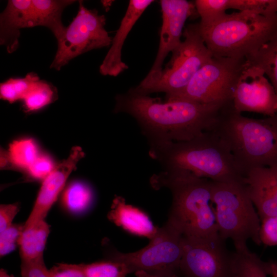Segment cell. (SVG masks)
I'll use <instances>...</instances> for the list:
<instances>
[{
    "mask_svg": "<svg viewBox=\"0 0 277 277\" xmlns=\"http://www.w3.org/2000/svg\"><path fill=\"white\" fill-rule=\"evenodd\" d=\"M0 277H13L12 275H10L8 272L4 269H1L0 270Z\"/></svg>",
    "mask_w": 277,
    "mask_h": 277,
    "instance_id": "obj_38",
    "label": "cell"
},
{
    "mask_svg": "<svg viewBox=\"0 0 277 277\" xmlns=\"http://www.w3.org/2000/svg\"><path fill=\"white\" fill-rule=\"evenodd\" d=\"M234 277H268L271 275L272 261H263L247 245L235 248L233 259Z\"/></svg>",
    "mask_w": 277,
    "mask_h": 277,
    "instance_id": "obj_21",
    "label": "cell"
},
{
    "mask_svg": "<svg viewBox=\"0 0 277 277\" xmlns=\"http://www.w3.org/2000/svg\"><path fill=\"white\" fill-rule=\"evenodd\" d=\"M244 182L260 220L277 216V165L250 170Z\"/></svg>",
    "mask_w": 277,
    "mask_h": 277,
    "instance_id": "obj_15",
    "label": "cell"
},
{
    "mask_svg": "<svg viewBox=\"0 0 277 277\" xmlns=\"http://www.w3.org/2000/svg\"><path fill=\"white\" fill-rule=\"evenodd\" d=\"M136 277H179V275H163L151 273L143 271H138L134 273Z\"/></svg>",
    "mask_w": 277,
    "mask_h": 277,
    "instance_id": "obj_36",
    "label": "cell"
},
{
    "mask_svg": "<svg viewBox=\"0 0 277 277\" xmlns=\"http://www.w3.org/2000/svg\"><path fill=\"white\" fill-rule=\"evenodd\" d=\"M229 7L267 17L277 14V0H229Z\"/></svg>",
    "mask_w": 277,
    "mask_h": 277,
    "instance_id": "obj_29",
    "label": "cell"
},
{
    "mask_svg": "<svg viewBox=\"0 0 277 277\" xmlns=\"http://www.w3.org/2000/svg\"><path fill=\"white\" fill-rule=\"evenodd\" d=\"M32 0H9L0 14V44L9 53L19 47L21 30L34 27Z\"/></svg>",
    "mask_w": 277,
    "mask_h": 277,
    "instance_id": "obj_17",
    "label": "cell"
},
{
    "mask_svg": "<svg viewBox=\"0 0 277 277\" xmlns=\"http://www.w3.org/2000/svg\"><path fill=\"white\" fill-rule=\"evenodd\" d=\"M24 230L23 225L13 224L0 232V255H6L19 246L21 237Z\"/></svg>",
    "mask_w": 277,
    "mask_h": 277,
    "instance_id": "obj_30",
    "label": "cell"
},
{
    "mask_svg": "<svg viewBox=\"0 0 277 277\" xmlns=\"http://www.w3.org/2000/svg\"><path fill=\"white\" fill-rule=\"evenodd\" d=\"M260 239L261 244L266 246H277V216L261 220Z\"/></svg>",
    "mask_w": 277,
    "mask_h": 277,
    "instance_id": "obj_32",
    "label": "cell"
},
{
    "mask_svg": "<svg viewBox=\"0 0 277 277\" xmlns=\"http://www.w3.org/2000/svg\"><path fill=\"white\" fill-rule=\"evenodd\" d=\"M201 17L200 28L209 27L226 14L229 9V0H196L194 2Z\"/></svg>",
    "mask_w": 277,
    "mask_h": 277,
    "instance_id": "obj_27",
    "label": "cell"
},
{
    "mask_svg": "<svg viewBox=\"0 0 277 277\" xmlns=\"http://www.w3.org/2000/svg\"><path fill=\"white\" fill-rule=\"evenodd\" d=\"M149 154L165 170L186 172L213 182L244 183L228 146L212 130L187 141L151 145Z\"/></svg>",
    "mask_w": 277,
    "mask_h": 277,
    "instance_id": "obj_2",
    "label": "cell"
},
{
    "mask_svg": "<svg viewBox=\"0 0 277 277\" xmlns=\"http://www.w3.org/2000/svg\"><path fill=\"white\" fill-rule=\"evenodd\" d=\"M84 152L78 146L73 147L68 157L57 165L51 173L43 181L31 212L24 223V229L31 228L45 220L49 210L62 192L66 181Z\"/></svg>",
    "mask_w": 277,
    "mask_h": 277,
    "instance_id": "obj_14",
    "label": "cell"
},
{
    "mask_svg": "<svg viewBox=\"0 0 277 277\" xmlns=\"http://www.w3.org/2000/svg\"><path fill=\"white\" fill-rule=\"evenodd\" d=\"M49 233V226L45 220L24 229L19 243L22 262L44 261V251Z\"/></svg>",
    "mask_w": 277,
    "mask_h": 277,
    "instance_id": "obj_20",
    "label": "cell"
},
{
    "mask_svg": "<svg viewBox=\"0 0 277 277\" xmlns=\"http://www.w3.org/2000/svg\"><path fill=\"white\" fill-rule=\"evenodd\" d=\"M236 111L252 112L267 116L277 113V94L264 71L246 59L232 100Z\"/></svg>",
    "mask_w": 277,
    "mask_h": 277,
    "instance_id": "obj_12",
    "label": "cell"
},
{
    "mask_svg": "<svg viewBox=\"0 0 277 277\" xmlns=\"http://www.w3.org/2000/svg\"><path fill=\"white\" fill-rule=\"evenodd\" d=\"M20 207L18 203L2 204L0 206V232L12 225Z\"/></svg>",
    "mask_w": 277,
    "mask_h": 277,
    "instance_id": "obj_35",
    "label": "cell"
},
{
    "mask_svg": "<svg viewBox=\"0 0 277 277\" xmlns=\"http://www.w3.org/2000/svg\"><path fill=\"white\" fill-rule=\"evenodd\" d=\"M56 166L49 156L39 154L25 172L30 180L43 181L51 173Z\"/></svg>",
    "mask_w": 277,
    "mask_h": 277,
    "instance_id": "obj_31",
    "label": "cell"
},
{
    "mask_svg": "<svg viewBox=\"0 0 277 277\" xmlns=\"http://www.w3.org/2000/svg\"><path fill=\"white\" fill-rule=\"evenodd\" d=\"M154 188L166 187L172 196L168 220L184 236L204 239L218 234L212 206V181L188 172L167 170L153 175Z\"/></svg>",
    "mask_w": 277,
    "mask_h": 277,
    "instance_id": "obj_4",
    "label": "cell"
},
{
    "mask_svg": "<svg viewBox=\"0 0 277 277\" xmlns=\"http://www.w3.org/2000/svg\"><path fill=\"white\" fill-rule=\"evenodd\" d=\"M87 277H126L130 274L128 267L123 262L109 259L89 264H83Z\"/></svg>",
    "mask_w": 277,
    "mask_h": 277,
    "instance_id": "obj_28",
    "label": "cell"
},
{
    "mask_svg": "<svg viewBox=\"0 0 277 277\" xmlns=\"http://www.w3.org/2000/svg\"><path fill=\"white\" fill-rule=\"evenodd\" d=\"M152 0H130L120 26L112 39L110 48L100 67V73L116 76L128 68L122 60V50L132 27Z\"/></svg>",
    "mask_w": 277,
    "mask_h": 277,
    "instance_id": "obj_16",
    "label": "cell"
},
{
    "mask_svg": "<svg viewBox=\"0 0 277 277\" xmlns=\"http://www.w3.org/2000/svg\"><path fill=\"white\" fill-rule=\"evenodd\" d=\"M37 146L31 138L13 141L8 151L2 150L1 164L3 168L14 167L26 171L39 156Z\"/></svg>",
    "mask_w": 277,
    "mask_h": 277,
    "instance_id": "obj_22",
    "label": "cell"
},
{
    "mask_svg": "<svg viewBox=\"0 0 277 277\" xmlns=\"http://www.w3.org/2000/svg\"><path fill=\"white\" fill-rule=\"evenodd\" d=\"M246 58L264 71L277 94V33L256 52Z\"/></svg>",
    "mask_w": 277,
    "mask_h": 277,
    "instance_id": "obj_24",
    "label": "cell"
},
{
    "mask_svg": "<svg viewBox=\"0 0 277 277\" xmlns=\"http://www.w3.org/2000/svg\"><path fill=\"white\" fill-rule=\"evenodd\" d=\"M272 277H277V262L272 261V273L271 275Z\"/></svg>",
    "mask_w": 277,
    "mask_h": 277,
    "instance_id": "obj_37",
    "label": "cell"
},
{
    "mask_svg": "<svg viewBox=\"0 0 277 277\" xmlns=\"http://www.w3.org/2000/svg\"><path fill=\"white\" fill-rule=\"evenodd\" d=\"M21 273L22 277H52L44 261L22 262Z\"/></svg>",
    "mask_w": 277,
    "mask_h": 277,
    "instance_id": "obj_34",
    "label": "cell"
},
{
    "mask_svg": "<svg viewBox=\"0 0 277 277\" xmlns=\"http://www.w3.org/2000/svg\"><path fill=\"white\" fill-rule=\"evenodd\" d=\"M246 58L213 56L179 93L166 99H184L203 104L225 105L233 93Z\"/></svg>",
    "mask_w": 277,
    "mask_h": 277,
    "instance_id": "obj_8",
    "label": "cell"
},
{
    "mask_svg": "<svg viewBox=\"0 0 277 277\" xmlns=\"http://www.w3.org/2000/svg\"><path fill=\"white\" fill-rule=\"evenodd\" d=\"M49 270L52 277H87L83 264L57 263Z\"/></svg>",
    "mask_w": 277,
    "mask_h": 277,
    "instance_id": "obj_33",
    "label": "cell"
},
{
    "mask_svg": "<svg viewBox=\"0 0 277 277\" xmlns=\"http://www.w3.org/2000/svg\"><path fill=\"white\" fill-rule=\"evenodd\" d=\"M39 80L33 72L28 73L24 77L10 78L0 84L1 98L9 103L22 101Z\"/></svg>",
    "mask_w": 277,
    "mask_h": 277,
    "instance_id": "obj_25",
    "label": "cell"
},
{
    "mask_svg": "<svg viewBox=\"0 0 277 277\" xmlns=\"http://www.w3.org/2000/svg\"><path fill=\"white\" fill-rule=\"evenodd\" d=\"M108 217L126 231L150 240L158 230L144 211L127 204L121 196H116L113 200Z\"/></svg>",
    "mask_w": 277,
    "mask_h": 277,
    "instance_id": "obj_18",
    "label": "cell"
},
{
    "mask_svg": "<svg viewBox=\"0 0 277 277\" xmlns=\"http://www.w3.org/2000/svg\"><path fill=\"white\" fill-rule=\"evenodd\" d=\"M179 277H181V276H180Z\"/></svg>",
    "mask_w": 277,
    "mask_h": 277,
    "instance_id": "obj_39",
    "label": "cell"
},
{
    "mask_svg": "<svg viewBox=\"0 0 277 277\" xmlns=\"http://www.w3.org/2000/svg\"><path fill=\"white\" fill-rule=\"evenodd\" d=\"M234 252L216 234L204 239L183 236L179 267L181 277H234Z\"/></svg>",
    "mask_w": 277,
    "mask_h": 277,
    "instance_id": "obj_11",
    "label": "cell"
},
{
    "mask_svg": "<svg viewBox=\"0 0 277 277\" xmlns=\"http://www.w3.org/2000/svg\"><path fill=\"white\" fill-rule=\"evenodd\" d=\"M212 201L218 233L235 248L251 240L260 246L261 220L243 182L212 181Z\"/></svg>",
    "mask_w": 277,
    "mask_h": 277,
    "instance_id": "obj_6",
    "label": "cell"
},
{
    "mask_svg": "<svg viewBox=\"0 0 277 277\" xmlns=\"http://www.w3.org/2000/svg\"><path fill=\"white\" fill-rule=\"evenodd\" d=\"M35 27L48 28L57 43L63 38L66 27L62 21V13L68 6L75 2L73 0H32Z\"/></svg>",
    "mask_w": 277,
    "mask_h": 277,
    "instance_id": "obj_19",
    "label": "cell"
},
{
    "mask_svg": "<svg viewBox=\"0 0 277 277\" xmlns=\"http://www.w3.org/2000/svg\"><path fill=\"white\" fill-rule=\"evenodd\" d=\"M200 30L213 56L246 58L277 33V14L267 17L247 11L226 13Z\"/></svg>",
    "mask_w": 277,
    "mask_h": 277,
    "instance_id": "obj_5",
    "label": "cell"
},
{
    "mask_svg": "<svg viewBox=\"0 0 277 277\" xmlns=\"http://www.w3.org/2000/svg\"><path fill=\"white\" fill-rule=\"evenodd\" d=\"M183 235L171 223L159 228L149 243L131 253L116 252L110 258L124 263L130 273L138 271L163 275H179Z\"/></svg>",
    "mask_w": 277,
    "mask_h": 277,
    "instance_id": "obj_9",
    "label": "cell"
},
{
    "mask_svg": "<svg viewBox=\"0 0 277 277\" xmlns=\"http://www.w3.org/2000/svg\"><path fill=\"white\" fill-rule=\"evenodd\" d=\"M114 112L132 116L150 145L190 140L211 130L224 105L203 104L184 99L162 102L131 89L115 97Z\"/></svg>",
    "mask_w": 277,
    "mask_h": 277,
    "instance_id": "obj_1",
    "label": "cell"
},
{
    "mask_svg": "<svg viewBox=\"0 0 277 277\" xmlns=\"http://www.w3.org/2000/svg\"><path fill=\"white\" fill-rule=\"evenodd\" d=\"M93 192L88 185L80 181L70 183L62 192L61 203L67 212L73 215L85 213L91 207Z\"/></svg>",
    "mask_w": 277,
    "mask_h": 277,
    "instance_id": "obj_23",
    "label": "cell"
},
{
    "mask_svg": "<svg viewBox=\"0 0 277 277\" xmlns=\"http://www.w3.org/2000/svg\"><path fill=\"white\" fill-rule=\"evenodd\" d=\"M211 130L227 145L244 177L252 169L277 165V113L250 118L236 111L231 102L221 109Z\"/></svg>",
    "mask_w": 277,
    "mask_h": 277,
    "instance_id": "obj_3",
    "label": "cell"
},
{
    "mask_svg": "<svg viewBox=\"0 0 277 277\" xmlns=\"http://www.w3.org/2000/svg\"><path fill=\"white\" fill-rule=\"evenodd\" d=\"M162 25L157 53L148 74L136 87H145L155 82L163 70L164 61L181 42L183 29L186 20L197 14L194 3L186 0L160 1Z\"/></svg>",
    "mask_w": 277,
    "mask_h": 277,
    "instance_id": "obj_13",
    "label": "cell"
},
{
    "mask_svg": "<svg viewBox=\"0 0 277 277\" xmlns=\"http://www.w3.org/2000/svg\"><path fill=\"white\" fill-rule=\"evenodd\" d=\"M184 39L171 52L170 60L159 78L141 88L131 89L143 95L164 92L166 99L183 90L195 74L213 57L200 30L199 23L190 24L183 32Z\"/></svg>",
    "mask_w": 277,
    "mask_h": 277,
    "instance_id": "obj_7",
    "label": "cell"
},
{
    "mask_svg": "<svg viewBox=\"0 0 277 277\" xmlns=\"http://www.w3.org/2000/svg\"><path fill=\"white\" fill-rule=\"evenodd\" d=\"M58 98L57 90L51 83L39 80L34 88L22 100L25 112L38 110Z\"/></svg>",
    "mask_w": 277,
    "mask_h": 277,
    "instance_id": "obj_26",
    "label": "cell"
},
{
    "mask_svg": "<svg viewBox=\"0 0 277 277\" xmlns=\"http://www.w3.org/2000/svg\"><path fill=\"white\" fill-rule=\"evenodd\" d=\"M76 15L66 30L50 68L59 71L71 60L93 49L108 47L112 39L105 28L106 17L95 9H88L78 1Z\"/></svg>",
    "mask_w": 277,
    "mask_h": 277,
    "instance_id": "obj_10",
    "label": "cell"
}]
</instances>
